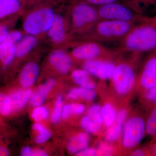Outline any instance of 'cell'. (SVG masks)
Returning <instances> with one entry per match:
<instances>
[{
	"label": "cell",
	"mask_w": 156,
	"mask_h": 156,
	"mask_svg": "<svg viewBox=\"0 0 156 156\" xmlns=\"http://www.w3.org/2000/svg\"><path fill=\"white\" fill-rule=\"evenodd\" d=\"M116 49L120 53L143 54L156 50V15L144 17L119 42Z\"/></svg>",
	"instance_id": "obj_1"
},
{
	"label": "cell",
	"mask_w": 156,
	"mask_h": 156,
	"mask_svg": "<svg viewBox=\"0 0 156 156\" xmlns=\"http://www.w3.org/2000/svg\"><path fill=\"white\" fill-rule=\"evenodd\" d=\"M136 23L114 20H99L90 29L89 37L98 43L119 42L123 40Z\"/></svg>",
	"instance_id": "obj_2"
},
{
	"label": "cell",
	"mask_w": 156,
	"mask_h": 156,
	"mask_svg": "<svg viewBox=\"0 0 156 156\" xmlns=\"http://www.w3.org/2000/svg\"><path fill=\"white\" fill-rule=\"evenodd\" d=\"M100 20H114L138 23L145 16L136 13L124 2L109 3L97 7Z\"/></svg>",
	"instance_id": "obj_3"
},
{
	"label": "cell",
	"mask_w": 156,
	"mask_h": 156,
	"mask_svg": "<svg viewBox=\"0 0 156 156\" xmlns=\"http://www.w3.org/2000/svg\"><path fill=\"white\" fill-rule=\"evenodd\" d=\"M142 55L137 57L133 63L126 61L116 64L111 80L115 90L119 95H126L134 87L136 79L134 63L141 58Z\"/></svg>",
	"instance_id": "obj_4"
},
{
	"label": "cell",
	"mask_w": 156,
	"mask_h": 156,
	"mask_svg": "<svg viewBox=\"0 0 156 156\" xmlns=\"http://www.w3.org/2000/svg\"><path fill=\"white\" fill-rule=\"evenodd\" d=\"M71 7L73 27L78 31H89L99 21L97 7L74 0Z\"/></svg>",
	"instance_id": "obj_5"
},
{
	"label": "cell",
	"mask_w": 156,
	"mask_h": 156,
	"mask_svg": "<svg viewBox=\"0 0 156 156\" xmlns=\"http://www.w3.org/2000/svg\"><path fill=\"white\" fill-rule=\"evenodd\" d=\"M121 54L115 48L112 49L101 43L91 41L79 45L72 53L74 58L85 61L98 59L112 60Z\"/></svg>",
	"instance_id": "obj_6"
},
{
	"label": "cell",
	"mask_w": 156,
	"mask_h": 156,
	"mask_svg": "<svg viewBox=\"0 0 156 156\" xmlns=\"http://www.w3.org/2000/svg\"><path fill=\"white\" fill-rule=\"evenodd\" d=\"M54 17L52 9L42 7L30 13L24 21L23 28L30 35L39 34L49 30Z\"/></svg>",
	"instance_id": "obj_7"
},
{
	"label": "cell",
	"mask_w": 156,
	"mask_h": 156,
	"mask_svg": "<svg viewBox=\"0 0 156 156\" xmlns=\"http://www.w3.org/2000/svg\"><path fill=\"white\" fill-rule=\"evenodd\" d=\"M122 144L131 148L138 145L146 134L145 120L140 115L130 118L124 126Z\"/></svg>",
	"instance_id": "obj_8"
},
{
	"label": "cell",
	"mask_w": 156,
	"mask_h": 156,
	"mask_svg": "<svg viewBox=\"0 0 156 156\" xmlns=\"http://www.w3.org/2000/svg\"><path fill=\"white\" fill-rule=\"evenodd\" d=\"M143 93L156 85V50L149 53L137 78Z\"/></svg>",
	"instance_id": "obj_9"
},
{
	"label": "cell",
	"mask_w": 156,
	"mask_h": 156,
	"mask_svg": "<svg viewBox=\"0 0 156 156\" xmlns=\"http://www.w3.org/2000/svg\"><path fill=\"white\" fill-rule=\"evenodd\" d=\"M116 64L112 60L92 59L84 62V69L102 80H111Z\"/></svg>",
	"instance_id": "obj_10"
},
{
	"label": "cell",
	"mask_w": 156,
	"mask_h": 156,
	"mask_svg": "<svg viewBox=\"0 0 156 156\" xmlns=\"http://www.w3.org/2000/svg\"><path fill=\"white\" fill-rule=\"evenodd\" d=\"M49 60L52 66L60 73L65 74L71 69V59L66 53L61 50L53 51L50 53Z\"/></svg>",
	"instance_id": "obj_11"
},
{
	"label": "cell",
	"mask_w": 156,
	"mask_h": 156,
	"mask_svg": "<svg viewBox=\"0 0 156 156\" xmlns=\"http://www.w3.org/2000/svg\"><path fill=\"white\" fill-rule=\"evenodd\" d=\"M124 2L142 16L156 15V0H124Z\"/></svg>",
	"instance_id": "obj_12"
},
{
	"label": "cell",
	"mask_w": 156,
	"mask_h": 156,
	"mask_svg": "<svg viewBox=\"0 0 156 156\" xmlns=\"http://www.w3.org/2000/svg\"><path fill=\"white\" fill-rule=\"evenodd\" d=\"M56 84V80L53 78H50L43 83L32 93L30 103L32 106H40L46 100L49 93Z\"/></svg>",
	"instance_id": "obj_13"
},
{
	"label": "cell",
	"mask_w": 156,
	"mask_h": 156,
	"mask_svg": "<svg viewBox=\"0 0 156 156\" xmlns=\"http://www.w3.org/2000/svg\"><path fill=\"white\" fill-rule=\"evenodd\" d=\"M127 116L126 110H121L118 113L114 122L108 127L106 132V138L109 141H115L119 137L124 129Z\"/></svg>",
	"instance_id": "obj_14"
},
{
	"label": "cell",
	"mask_w": 156,
	"mask_h": 156,
	"mask_svg": "<svg viewBox=\"0 0 156 156\" xmlns=\"http://www.w3.org/2000/svg\"><path fill=\"white\" fill-rule=\"evenodd\" d=\"M39 73V68L34 62H28L24 66L20 76V83L23 88L31 87L34 83Z\"/></svg>",
	"instance_id": "obj_15"
},
{
	"label": "cell",
	"mask_w": 156,
	"mask_h": 156,
	"mask_svg": "<svg viewBox=\"0 0 156 156\" xmlns=\"http://www.w3.org/2000/svg\"><path fill=\"white\" fill-rule=\"evenodd\" d=\"M32 91L30 89H23L12 92L9 95L11 100L12 111L20 109L30 101Z\"/></svg>",
	"instance_id": "obj_16"
},
{
	"label": "cell",
	"mask_w": 156,
	"mask_h": 156,
	"mask_svg": "<svg viewBox=\"0 0 156 156\" xmlns=\"http://www.w3.org/2000/svg\"><path fill=\"white\" fill-rule=\"evenodd\" d=\"M66 30L63 17L60 15L54 17L49 31V35L52 41L56 43L62 41L66 36Z\"/></svg>",
	"instance_id": "obj_17"
},
{
	"label": "cell",
	"mask_w": 156,
	"mask_h": 156,
	"mask_svg": "<svg viewBox=\"0 0 156 156\" xmlns=\"http://www.w3.org/2000/svg\"><path fill=\"white\" fill-rule=\"evenodd\" d=\"M90 136L88 133H79L71 138L67 145L69 151L71 154H76L88 147Z\"/></svg>",
	"instance_id": "obj_18"
},
{
	"label": "cell",
	"mask_w": 156,
	"mask_h": 156,
	"mask_svg": "<svg viewBox=\"0 0 156 156\" xmlns=\"http://www.w3.org/2000/svg\"><path fill=\"white\" fill-rule=\"evenodd\" d=\"M90 75L85 69H76L73 72L72 77L81 87L93 89L96 87V84L90 77Z\"/></svg>",
	"instance_id": "obj_19"
},
{
	"label": "cell",
	"mask_w": 156,
	"mask_h": 156,
	"mask_svg": "<svg viewBox=\"0 0 156 156\" xmlns=\"http://www.w3.org/2000/svg\"><path fill=\"white\" fill-rule=\"evenodd\" d=\"M16 56V46L14 43L4 41L0 44V61L5 66L9 65Z\"/></svg>",
	"instance_id": "obj_20"
},
{
	"label": "cell",
	"mask_w": 156,
	"mask_h": 156,
	"mask_svg": "<svg viewBox=\"0 0 156 156\" xmlns=\"http://www.w3.org/2000/svg\"><path fill=\"white\" fill-rule=\"evenodd\" d=\"M37 43L36 38L32 35L24 37L16 46V56L18 57L25 56L34 48Z\"/></svg>",
	"instance_id": "obj_21"
},
{
	"label": "cell",
	"mask_w": 156,
	"mask_h": 156,
	"mask_svg": "<svg viewBox=\"0 0 156 156\" xmlns=\"http://www.w3.org/2000/svg\"><path fill=\"white\" fill-rule=\"evenodd\" d=\"M70 99L77 100L79 98L91 101L96 97V93L92 89H87L83 87L73 88L70 91L68 94Z\"/></svg>",
	"instance_id": "obj_22"
},
{
	"label": "cell",
	"mask_w": 156,
	"mask_h": 156,
	"mask_svg": "<svg viewBox=\"0 0 156 156\" xmlns=\"http://www.w3.org/2000/svg\"><path fill=\"white\" fill-rule=\"evenodd\" d=\"M20 8L19 0H0V18L16 13Z\"/></svg>",
	"instance_id": "obj_23"
},
{
	"label": "cell",
	"mask_w": 156,
	"mask_h": 156,
	"mask_svg": "<svg viewBox=\"0 0 156 156\" xmlns=\"http://www.w3.org/2000/svg\"><path fill=\"white\" fill-rule=\"evenodd\" d=\"M86 110L84 105L79 103L69 104L65 105L62 109V117L66 119L73 115H80Z\"/></svg>",
	"instance_id": "obj_24"
},
{
	"label": "cell",
	"mask_w": 156,
	"mask_h": 156,
	"mask_svg": "<svg viewBox=\"0 0 156 156\" xmlns=\"http://www.w3.org/2000/svg\"><path fill=\"white\" fill-rule=\"evenodd\" d=\"M150 108L151 111L145 120L146 134L154 136L156 135V105Z\"/></svg>",
	"instance_id": "obj_25"
},
{
	"label": "cell",
	"mask_w": 156,
	"mask_h": 156,
	"mask_svg": "<svg viewBox=\"0 0 156 156\" xmlns=\"http://www.w3.org/2000/svg\"><path fill=\"white\" fill-rule=\"evenodd\" d=\"M101 114L105 125L108 127L111 126L114 122L117 115L113 105L110 103L105 105L101 108Z\"/></svg>",
	"instance_id": "obj_26"
},
{
	"label": "cell",
	"mask_w": 156,
	"mask_h": 156,
	"mask_svg": "<svg viewBox=\"0 0 156 156\" xmlns=\"http://www.w3.org/2000/svg\"><path fill=\"white\" fill-rule=\"evenodd\" d=\"M32 128L34 130L39 133L38 135L35 138V141L38 144H42L47 142L52 136L51 132L41 123H35Z\"/></svg>",
	"instance_id": "obj_27"
},
{
	"label": "cell",
	"mask_w": 156,
	"mask_h": 156,
	"mask_svg": "<svg viewBox=\"0 0 156 156\" xmlns=\"http://www.w3.org/2000/svg\"><path fill=\"white\" fill-rule=\"evenodd\" d=\"M82 128L90 133H96L100 130V124L92 119L88 115L82 118L81 121Z\"/></svg>",
	"instance_id": "obj_28"
},
{
	"label": "cell",
	"mask_w": 156,
	"mask_h": 156,
	"mask_svg": "<svg viewBox=\"0 0 156 156\" xmlns=\"http://www.w3.org/2000/svg\"><path fill=\"white\" fill-rule=\"evenodd\" d=\"M63 107L62 98L61 96H58L55 101L54 108L51 116V122L53 124H57L60 121Z\"/></svg>",
	"instance_id": "obj_29"
},
{
	"label": "cell",
	"mask_w": 156,
	"mask_h": 156,
	"mask_svg": "<svg viewBox=\"0 0 156 156\" xmlns=\"http://www.w3.org/2000/svg\"><path fill=\"white\" fill-rule=\"evenodd\" d=\"M11 111V100L9 95L0 92V114L7 116Z\"/></svg>",
	"instance_id": "obj_30"
},
{
	"label": "cell",
	"mask_w": 156,
	"mask_h": 156,
	"mask_svg": "<svg viewBox=\"0 0 156 156\" xmlns=\"http://www.w3.org/2000/svg\"><path fill=\"white\" fill-rule=\"evenodd\" d=\"M142 100L150 108L156 105V85L143 93Z\"/></svg>",
	"instance_id": "obj_31"
},
{
	"label": "cell",
	"mask_w": 156,
	"mask_h": 156,
	"mask_svg": "<svg viewBox=\"0 0 156 156\" xmlns=\"http://www.w3.org/2000/svg\"><path fill=\"white\" fill-rule=\"evenodd\" d=\"M49 116V112L45 107L37 106L33 111L31 117L35 121L40 122L47 119Z\"/></svg>",
	"instance_id": "obj_32"
},
{
	"label": "cell",
	"mask_w": 156,
	"mask_h": 156,
	"mask_svg": "<svg viewBox=\"0 0 156 156\" xmlns=\"http://www.w3.org/2000/svg\"><path fill=\"white\" fill-rule=\"evenodd\" d=\"M88 115L95 122L101 124L103 123L101 107L98 105H93L88 110Z\"/></svg>",
	"instance_id": "obj_33"
},
{
	"label": "cell",
	"mask_w": 156,
	"mask_h": 156,
	"mask_svg": "<svg viewBox=\"0 0 156 156\" xmlns=\"http://www.w3.org/2000/svg\"><path fill=\"white\" fill-rule=\"evenodd\" d=\"M77 1L87 3L96 7L109 4V3L124 2V0H77Z\"/></svg>",
	"instance_id": "obj_34"
},
{
	"label": "cell",
	"mask_w": 156,
	"mask_h": 156,
	"mask_svg": "<svg viewBox=\"0 0 156 156\" xmlns=\"http://www.w3.org/2000/svg\"><path fill=\"white\" fill-rule=\"evenodd\" d=\"M97 151L96 155L110 156L112 154L113 149L111 146L107 144H101L99 146Z\"/></svg>",
	"instance_id": "obj_35"
},
{
	"label": "cell",
	"mask_w": 156,
	"mask_h": 156,
	"mask_svg": "<svg viewBox=\"0 0 156 156\" xmlns=\"http://www.w3.org/2000/svg\"><path fill=\"white\" fill-rule=\"evenodd\" d=\"M22 34L20 32L18 31H13L8 34L5 41H8L14 43L18 41L21 38Z\"/></svg>",
	"instance_id": "obj_36"
},
{
	"label": "cell",
	"mask_w": 156,
	"mask_h": 156,
	"mask_svg": "<svg viewBox=\"0 0 156 156\" xmlns=\"http://www.w3.org/2000/svg\"><path fill=\"white\" fill-rule=\"evenodd\" d=\"M97 151L93 148H86L76 154V156H94L96 155Z\"/></svg>",
	"instance_id": "obj_37"
},
{
	"label": "cell",
	"mask_w": 156,
	"mask_h": 156,
	"mask_svg": "<svg viewBox=\"0 0 156 156\" xmlns=\"http://www.w3.org/2000/svg\"><path fill=\"white\" fill-rule=\"evenodd\" d=\"M8 28L3 25H0V44L5 41L9 34Z\"/></svg>",
	"instance_id": "obj_38"
},
{
	"label": "cell",
	"mask_w": 156,
	"mask_h": 156,
	"mask_svg": "<svg viewBox=\"0 0 156 156\" xmlns=\"http://www.w3.org/2000/svg\"><path fill=\"white\" fill-rule=\"evenodd\" d=\"M34 151L28 147L23 148L20 152V154L22 156H34Z\"/></svg>",
	"instance_id": "obj_39"
},
{
	"label": "cell",
	"mask_w": 156,
	"mask_h": 156,
	"mask_svg": "<svg viewBox=\"0 0 156 156\" xmlns=\"http://www.w3.org/2000/svg\"><path fill=\"white\" fill-rule=\"evenodd\" d=\"M154 139L148 146L151 155L156 156V135L154 136Z\"/></svg>",
	"instance_id": "obj_40"
},
{
	"label": "cell",
	"mask_w": 156,
	"mask_h": 156,
	"mask_svg": "<svg viewBox=\"0 0 156 156\" xmlns=\"http://www.w3.org/2000/svg\"><path fill=\"white\" fill-rule=\"evenodd\" d=\"M9 155V150L6 148L0 146V156H8Z\"/></svg>",
	"instance_id": "obj_41"
},
{
	"label": "cell",
	"mask_w": 156,
	"mask_h": 156,
	"mask_svg": "<svg viewBox=\"0 0 156 156\" xmlns=\"http://www.w3.org/2000/svg\"><path fill=\"white\" fill-rule=\"evenodd\" d=\"M61 1H69V0H61ZM73 1H74V0H73Z\"/></svg>",
	"instance_id": "obj_42"
},
{
	"label": "cell",
	"mask_w": 156,
	"mask_h": 156,
	"mask_svg": "<svg viewBox=\"0 0 156 156\" xmlns=\"http://www.w3.org/2000/svg\"><path fill=\"white\" fill-rule=\"evenodd\" d=\"M34 1H41V0H34Z\"/></svg>",
	"instance_id": "obj_43"
},
{
	"label": "cell",
	"mask_w": 156,
	"mask_h": 156,
	"mask_svg": "<svg viewBox=\"0 0 156 156\" xmlns=\"http://www.w3.org/2000/svg\"><path fill=\"white\" fill-rule=\"evenodd\" d=\"M19 1L20 2V1H24V0H19Z\"/></svg>",
	"instance_id": "obj_44"
}]
</instances>
